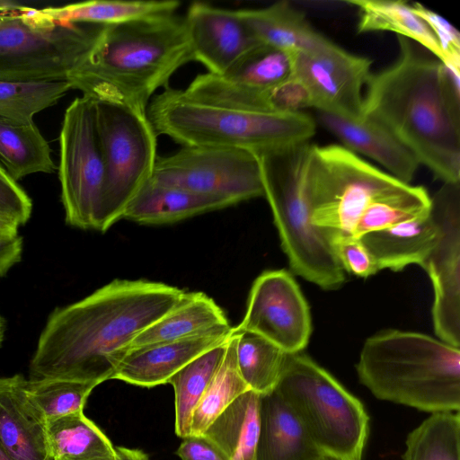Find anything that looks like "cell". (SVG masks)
I'll return each instance as SVG.
<instances>
[{"instance_id": "cell-44", "label": "cell", "mask_w": 460, "mask_h": 460, "mask_svg": "<svg viewBox=\"0 0 460 460\" xmlns=\"http://www.w3.org/2000/svg\"><path fill=\"white\" fill-rule=\"evenodd\" d=\"M115 450L118 460H149L147 455L140 449L118 447Z\"/></svg>"}, {"instance_id": "cell-5", "label": "cell", "mask_w": 460, "mask_h": 460, "mask_svg": "<svg viewBox=\"0 0 460 460\" xmlns=\"http://www.w3.org/2000/svg\"><path fill=\"white\" fill-rule=\"evenodd\" d=\"M146 116L157 136H167L182 146L236 148L255 155L309 143L316 128L315 120L305 112L217 106L169 86L153 97Z\"/></svg>"}, {"instance_id": "cell-1", "label": "cell", "mask_w": 460, "mask_h": 460, "mask_svg": "<svg viewBox=\"0 0 460 460\" xmlns=\"http://www.w3.org/2000/svg\"><path fill=\"white\" fill-rule=\"evenodd\" d=\"M185 291L145 279H114L49 314L30 362L29 380L100 385L112 379L133 340L171 311Z\"/></svg>"}, {"instance_id": "cell-22", "label": "cell", "mask_w": 460, "mask_h": 460, "mask_svg": "<svg viewBox=\"0 0 460 460\" xmlns=\"http://www.w3.org/2000/svg\"><path fill=\"white\" fill-rule=\"evenodd\" d=\"M439 234V226L429 211L425 216L392 227L367 233L359 239L372 255L378 270L399 271L411 264L422 267Z\"/></svg>"}, {"instance_id": "cell-11", "label": "cell", "mask_w": 460, "mask_h": 460, "mask_svg": "<svg viewBox=\"0 0 460 460\" xmlns=\"http://www.w3.org/2000/svg\"><path fill=\"white\" fill-rule=\"evenodd\" d=\"M58 178L66 223L99 231L106 170L94 101L87 96L75 98L64 113L59 133Z\"/></svg>"}, {"instance_id": "cell-14", "label": "cell", "mask_w": 460, "mask_h": 460, "mask_svg": "<svg viewBox=\"0 0 460 460\" xmlns=\"http://www.w3.org/2000/svg\"><path fill=\"white\" fill-rule=\"evenodd\" d=\"M234 332L257 334L288 354L302 352L312 332L308 304L285 270H266L254 280L243 321Z\"/></svg>"}, {"instance_id": "cell-31", "label": "cell", "mask_w": 460, "mask_h": 460, "mask_svg": "<svg viewBox=\"0 0 460 460\" xmlns=\"http://www.w3.org/2000/svg\"><path fill=\"white\" fill-rule=\"evenodd\" d=\"M227 341L191 360L168 381L174 391V429L181 438L190 436L193 411L221 364Z\"/></svg>"}, {"instance_id": "cell-13", "label": "cell", "mask_w": 460, "mask_h": 460, "mask_svg": "<svg viewBox=\"0 0 460 460\" xmlns=\"http://www.w3.org/2000/svg\"><path fill=\"white\" fill-rule=\"evenodd\" d=\"M430 211L440 234L422 268L434 289L432 320L440 341L460 348V182L443 183Z\"/></svg>"}, {"instance_id": "cell-26", "label": "cell", "mask_w": 460, "mask_h": 460, "mask_svg": "<svg viewBox=\"0 0 460 460\" xmlns=\"http://www.w3.org/2000/svg\"><path fill=\"white\" fill-rule=\"evenodd\" d=\"M260 396L252 390L246 391L200 435L215 445L226 460H255Z\"/></svg>"}, {"instance_id": "cell-38", "label": "cell", "mask_w": 460, "mask_h": 460, "mask_svg": "<svg viewBox=\"0 0 460 460\" xmlns=\"http://www.w3.org/2000/svg\"><path fill=\"white\" fill-rule=\"evenodd\" d=\"M314 108V101L305 83L293 74L264 93L259 99L256 111L280 113L303 112Z\"/></svg>"}, {"instance_id": "cell-36", "label": "cell", "mask_w": 460, "mask_h": 460, "mask_svg": "<svg viewBox=\"0 0 460 460\" xmlns=\"http://www.w3.org/2000/svg\"><path fill=\"white\" fill-rule=\"evenodd\" d=\"M98 385L66 379L26 380V396L46 422L83 411L92 391Z\"/></svg>"}, {"instance_id": "cell-42", "label": "cell", "mask_w": 460, "mask_h": 460, "mask_svg": "<svg viewBox=\"0 0 460 460\" xmlns=\"http://www.w3.org/2000/svg\"><path fill=\"white\" fill-rule=\"evenodd\" d=\"M176 455L181 460H226L218 448L203 436L183 438Z\"/></svg>"}, {"instance_id": "cell-30", "label": "cell", "mask_w": 460, "mask_h": 460, "mask_svg": "<svg viewBox=\"0 0 460 460\" xmlns=\"http://www.w3.org/2000/svg\"><path fill=\"white\" fill-rule=\"evenodd\" d=\"M0 160L15 181L33 173H52L51 148L37 125L0 117Z\"/></svg>"}, {"instance_id": "cell-43", "label": "cell", "mask_w": 460, "mask_h": 460, "mask_svg": "<svg viewBox=\"0 0 460 460\" xmlns=\"http://www.w3.org/2000/svg\"><path fill=\"white\" fill-rule=\"evenodd\" d=\"M22 251L23 241L18 234L0 235V277L22 260Z\"/></svg>"}, {"instance_id": "cell-34", "label": "cell", "mask_w": 460, "mask_h": 460, "mask_svg": "<svg viewBox=\"0 0 460 460\" xmlns=\"http://www.w3.org/2000/svg\"><path fill=\"white\" fill-rule=\"evenodd\" d=\"M403 460H460L458 411L435 412L409 433Z\"/></svg>"}, {"instance_id": "cell-8", "label": "cell", "mask_w": 460, "mask_h": 460, "mask_svg": "<svg viewBox=\"0 0 460 460\" xmlns=\"http://www.w3.org/2000/svg\"><path fill=\"white\" fill-rule=\"evenodd\" d=\"M411 187L343 146H311L305 198L312 224L331 243L352 236L357 221L372 203Z\"/></svg>"}, {"instance_id": "cell-15", "label": "cell", "mask_w": 460, "mask_h": 460, "mask_svg": "<svg viewBox=\"0 0 460 460\" xmlns=\"http://www.w3.org/2000/svg\"><path fill=\"white\" fill-rule=\"evenodd\" d=\"M294 55L261 44L221 75H197L183 91L202 102L255 111L264 93L293 74Z\"/></svg>"}, {"instance_id": "cell-29", "label": "cell", "mask_w": 460, "mask_h": 460, "mask_svg": "<svg viewBox=\"0 0 460 460\" xmlns=\"http://www.w3.org/2000/svg\"><path fill=\"white\" fill-rule=\"evenodd\" d=\"M175 0H91L62 6H49L42 12L58 23L107 26L146 16L175 13Z\"/></svg>"}, {"instance_id": "cell-17", "label": "cell", "mask_w": 460, "mask_h": 460, "mask_svg": "<svg viewBox=\"0 0 460 460\" xmlns=\"http://www.w3.org/2000/svg\"><path fill=\"white\" fill-rule=\"evenodd\" d=\"M193 61L213 75H221L248 52L261 45L238 10L194 2L184 16Z\"/></svg>"}, {"instance_id": "cell-18", "label": "cell", "mask_w": 460, "mask_h": 460, "mask_svg": "<svg viewBox=\"0 0 460 460\" xmlns=\"http://www.w3.org/2000/svg\"><path fill=\"white\" fill-rule=\"evenodd\" d=\"M232 332L230 324L217 326L183 339L130 349L112 379L143 387L167 384L191 360L226 341Z\"/></svg>"}, {"instance_id": "cell-23", "label": "cell", "mask_w": 460, "mask_h": 460, "mask_svg": "<svg viewBox=\"0 0 460 460\" xmlns=\"http://www.w3.org/2000/svg\"><path fill=\"white\" fill-rule=\"evenodd\" d=\"M238 12L251 33L262 45L296 54L315 52L332 43L288 2Z\"/></svg>"}, {"instance_id": "cell-37", "label": "cell", "mask_w": 460, "mask_h": 460, "mask_svg": "<svg viewBox=\"0 0 460 460\" xmlns=\"http://www.w3.org/2000/svg\"><path fill=\"white\" fill-rule=\"evenodd\" d=\"M431 198L422 186H413L401 195L372 203L359 217L352 236H360L404 223L429 213Z\"/></svg>"}, {"instance_id": "cell-20", "label": "cell", "mask_w": 460, "mask_h": 460, "mask_svg": "<svg viewBox=\"0 0 460 460\" xmlns=\"http://www.w3.org/2000/svg\"><path fill=\"white\" fill-rule=\"evenodd\" d=\"M21 375L0 377V444L13 460H52L45 421L27 399Z\"/></svg>"}, {"instance_id": "cell-39", "label": "cell", "mask_w": 460, "mask_h": 460, "mask_svg": "<svg viewBox=\"0 0 460 460\" xmlns=\"http://www.w3.org/2000/svg\"><path fill=\"white\" fill-rule=\"evenodd\" d=\"M413 11L428 24L438 41L445 57L446 66L460 72V33L446 19L420 4L415 3Z\"/></svg>"}, {"instance_id": "cell-2", "label": "cell", "mask_w": 460, "mask_h": 460, "mask_svg": "<svg viewBox=\"0 0 460 460\" xmlns=\"http://www.w3.org/2000/svg\"><path fill=\"white\" fill-rule=\"evenodd\" d=\"M399 57L371 74L361 116L388 130L443 183L460 182V72L398 36Z\"/></svg>"}, {"instance_id": "cell-21", "label": "cell", "mask_w": 460, "mask_h": 460, "mask_svg": "<svg viewBox=\"0 0 460 460\" xmlns=\"http://www.w3.org/2000/svg\"><path fill=\"white\" fill-rule=\"evenodd\" d=\"M305 429L273 390L260 396V431L255 460H324Z\"/></svg>"}, {"instance_id": "cell-28", "label": "cell", "mask_w": 460, "mask_h": 460, "mask_svg": "<svg viewBox=\"0 0 460 460\" xmlns=\"http://www.w3.org/2000/svg\"><path fill=\"white\" fill-rule=\"evenodd\" d=\"M358 11V31H392L412 40L435 58L445 62L438 41L428 24L404 1L351 0Z\"/></svg>"}, {"instance_id": "cell-6", "label": "cell", "mask_w": 460, "mask_h": 460, "mask_svg": "<svg viewBox=\"0 0 460 460\" xmlns=\"http://www.w3.org/2000/svg\"><path fill=\"white\" fill-rule=\"evenodd\" d=\"M311 144L257 155L264 197L291 270L325 290L339 288L346 271L323 233L311 221L305 181Z\"/></svg>"}, {"instance_id": "cell-45", "label": "cell", "mask_w": 460, "mask_h": 460, "mask_svg": "<svg viewBox=\"0 0 460 460\" xmlns=\"http://www.w3.org/2000/svg\"><path fill=\"white\" fill-rule=\"evenodd\" d=\"M19 226L16 220L0 211V235L17 234Z\"/></svg>"}, {"instance_id": "cell-19", "label": "cell", "mask_w": 460, "mask_h": 460, "mask_svg": "<svg viewBox=\"0 0 460 460\" xmlns=\"http://www.w3.org/2000/svg\"><path fill=\"white\" fill-rule=\"evenodd\" d=\"M319 122L349 151L367 156L402 182L411 181L420 165L415 156L388 130L365 118L316 111Z\"/></svg>"}, {"instance_id": "cell-40", "label": "cell", "mask_w": 460, "mask_h": 460, "mask_svg": "<svg viewBox=\"0 0 460 460\" xmlns=\"http://www.w3.org/2000/svg\"><path fill=\"white\" fill-rule=\"evenodd\" d=\"M332 244L339 262L346 272L360 278H368L378 271L372 255L359 238H339Z\"/></svg>"}, {"instance_id": "cell-33", "label": "cell", "mask_w": 460, "mask_h": 460, "mask_svg": "<svg viewBox=\"0 0 460 460\" xmlns=\"http://www.w3.org/2000/svg\"><path fill=\"white\" fill-rule=\"evenodd\" d=\"M234 333L238 334L237 367L250 390L259 394L275 390L288 353L257 334L247 332Z\"/></svg>"}, {"instance_id": "cell-3", "label": "cell", "mask_w": 460, "mask_h": 460, "mask_svg": "<svg viewBox=\"0 0 460 460\" xmlns=\"http://www.w3.org/2000/svg\"><path fill=\"white\" fill-rule=\"evenodd\" d=\"M193 61L184 16L158 13L101 26L98 35L66 81L95 101L146 112L160 88Z\"/></svg>"}, {"instance_id": "cell-4", "label": "cell", "mask_w": 460, "mask_h": 460, "mask_svg": "<svg viewBox=\"0 0 460 460\" xmlns=\"http://www.w3.org/2000/svg\"><path fill=\"white\" fill-rule=\"evenodd\" d=\"M379 400L431 413L459 411L460 348L427 334L385 330L367 338L356 365Z\"/></svg>"}, {"instance_id": "cell-16", "label": "cell", "mask_w": 460, "mask_h": 460, "mask_svg": "<svg viewBox=\"0 0 460 460\" xmlns=\"http://www.w3.org/2000/svg\"><path fill=\"white\" fill-rule=\"evenodd\" d=\"M372 61L332 42L315 52L296 53L294 70L307 85L314 109L333 114L361 116L363 90Z\"/></svg>"}, {"instance_id": "cell-49", "label": "cell", "mask_w": 460, "mask_h": 460, "mask_svg": "<svg viewBox=\"0 0 460 460\" xmlns=\"http://www.w3.org/2000/svg\"><path fill=\"white\" fill-rule=\"evenodd\" d=\"M324 460H333V459H330V458H325Z\"/></svg>"}, {"instance_id": "cell-27", "label": "cell", "mask_w": 460, "mask_h": 460, "mask_svg": "<svg viewBox=\"0 0 460 460\" xmlns=\"http://www.w3.org/2000/svg\"><path fill=\"white\" fill-rule=\"evenodd\" d=\"M45 432L52 460H118L111 440L84 411L46 421Z\"/></svg>"}, {"instance_id": "cell-48", "label": "cell", "mask_w": 460, "mask_h": 460, "mask_svg": "<svg viewBox=\"0 0 460 460\" xmlns=\"http://www.w3.org/2000/svg\"><path fill=\"white\" fill-rule=\"evenodd\" d=\"M0 460H13L0 444Z\"/></svg>"}, {"instance_id": "cell-24", "label": "cell", "mask_w": 460, "mask_h": 460, "mask_svg": "<svg viewBox=\"0 0 460 460\" xmlns=\"http://www.w3.org/2000/svg\"><path fill=\"white\" fill-rule=\"evenodd\" d=\"M232 206L224 199L164 186L149 180L126 208L122 219L164 225Z\"/></svg>"}, {"instance_id": "cell-46", "label": "cell", "mask_w": 460, "mask_h": 460, "mask_svg": "<svg viewBox=\"0 0 460 460\" xmlns=\"http://www.w3.org/2000/svg\"><path fill=\"white\" fill-rule=\"evenodd\" d=\"M25 6L13 1L0 0V13H10L22 10Z\"/></svg>"}, {"instance_id": "cell-47", "label": "cell", "mask_w": 460, "mask_h": 460, "mask_svg": "<svg viewBox=\"0 0 460 460\" xmlns=\"http://www.w3.org/2000/svg\"><path fill=\"white\" fill-rule=\"evenodd\" d=\"M5 331H6L5 320L3 317V315L0 314V348L4 340Z\"/></svg>"}, {"instance_id": "cell-32", "label": "cell", "mask_w": 460, "mask_h": 460, "mask_svg": "<svg viewBox=\"0 0 460 460\" xmlns=\"http://www.w3.org/2000/svg\"><path fill=\"white\" fill-rule=\"evenodd\" d=\"M237 339L238 334L232 332L221 364L193 411L190 436L202 435L237 397L250 390L237 367Z\"/></svg>"}, {"instance_id": "cell-12", "label": "cell", "mask_w": 460, "mask_h": 460, "mask_svg": "<svg viewBox=\"0 0 460 460\" xmlns=\"http://www.w3.org/2000/svg\"><path fill=\"white\" fill-rule=\"evenodd\" d=\"M155 183L224 199L234 205L264 197L257 155L217 146H182L157 157L150 179Z\"/></svg>"}, {"instance_id": "cell-41", "label": "cell", "mask_w": 460, "mask_h": 460, "mask_svg": "<svg viewBox=\"0 0 460 460\" xmlns=\"http://www.w3.org/2000/svg\"><path fill=\"white\" fill-rule=\"evenodd\" d=\"M0 211L22 226L31 216L32 202L24 190L0 165Z\"/></svg>"}, {"instance_id": "cell-10", "label": "cell", "mask_w": 460, "mask_h": 460, "mask_svg": "<svg viewBox=\"0 0 460 460\" xmlns=\"http://www.w3.org/2000/svg\"><path fill=\"white\" fill-rule=\"evenodd\" d=\"M93 101L106 170L99 227L104 233L122 219L129 202L151 179L158 157L157 135L146 112L116 102Z\"/></svg>"}, {"instance_id": "cell-35", "label": "cell", "mask_w": 460, "mask_h": 460, "mask_svg": "<svg viewBox=\"0 0 460 460\" xmlns=\"http://www.w3.org/2000/svg\"><path fill=\"white\" fill-rule=\"evenodd\" d=\"M70 89L66 80H0V117L19 123L33 122L34 115L57 104Z\"/></svg>"}, {"instance_id": "cell-7", "label": "cell", "mask_w": 460, "mask_h": 460, "mask_svg": "<svg viewBox=\"0 0 460 460\" xmlns=\"http://www.w3.org/2000/svg\"><path fill=\"white\" fill-rule=\"evenodd\" d=\"M275 391L326 458L361 460L368 415L329 372L302 352L288 354Z\"/></svg>"}, {"instance_id": "cell-9", "label": "cell", "mask_w": 460, "mask_h": 460, "mask_svg": "<svg viewBox=\"0 0 460 460\" xmlns=\"http://www.w3.org/2000/svg\"><path fill=\"white\" fill-rule=\"evenodd\" d=\"M100 25L58 23L41 9L0 13V80H66L93 44Z\"/></svg>"}, {"instance_id": "cell-25", "label": "cell", "mask_w": 460, "mask_h": 460, "mask_svg": "<svg viewBox=\"0 0 460 460\" xmlns=\"http://www.w3.org/2000/svg\"><path fill=\"white\" fill-rule=\"evenodd\" d=\"M222 308L203 292H185L179 303L139 333L130 349L172 341L228 325Z\"/></svg>"}]
</instances>
